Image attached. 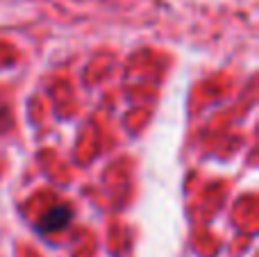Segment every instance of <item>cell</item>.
<instances>
[{
	"label": "cell",
	"mask_w": 259,
	"mask_h": 257,
	"mask_svg": "<svg viewBox=\"0 0 259 257\" xmlns=\"http://www.w3.org/2000/svg\"><path fill=\"white\" fill-rule=\"evenodd\" d=\"M71 217H73V209L68 207V205H57V207H53L50 212H46L44 217H41L39 230L41 232H57L68 226Z\"/></svg>",
	"instance_id": "1"
},
{
	"label": "cell",
	"mask_w": 259,
	"mask_h": 257,
	"mask_svg": "<svg viewBox=\"0 0 259 257\" xmlns=\"http://www.w3.org/2000/svg\"><path fill=\"white\" fill-rule=\"evenodd\" d=\"M3 114H5V107H3V105H0V121H3Z\"/></svg>",
	"instance_id": "2"
}]
</instances>
